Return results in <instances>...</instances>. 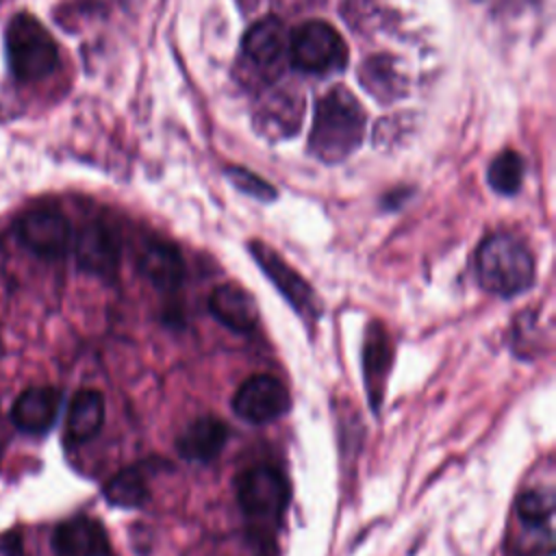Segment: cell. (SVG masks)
<instances>
[{
	"mask_svg": "<svg viewBox=\"0 0 556 556\" xmlns=\"http://www.w3.org/2000/svg\"><path fill=\"white\" fill-rule=\"evenodd\" d=\"M365 137V111L361 102L343 87L330 89L315 109L311 150L326 163L350 156Z\"/></svg>",
	"mask_w": 556,
	"mask_h": 556,
	"instance_id": "1",
	"label": "cell"
},
{
	"mask_svg": "<svg viewBox=\"0 0 556 556\" xmlns=\"http://www.w3.org/2000/svg\"><path fill=\"white\" fill-rule=\"evenodd\" d=\"M476 276L484 291L500 298H515L534 282V256L513 235H491L476 252Z\"/></svg>",
	"mask_w": 556,
	"mask_h": 556,
	"instance_id": "2",
	"label": "cell"
},
{
	"mask_svg": "<svg viewBox=\"0 0 556 556\" xmlns=\"http://www.w3.org/2000/svg\"><path fill=\"white\" fill-rule=\"evenodd\" d=\"M4 43L9 70L17 80H41L59 65V48L52 35L28 13H17L11 20Z\"/></svg>",
	"mask_w": 556,
	"mask_h": 556,
	"instance_id": "3",
	"label": "cell"
},
{
	"mask_svg": "<svg viewBox=\"0 0 556 556\" xmlns=\"http://www.w3.org/2000/svg\"><path fill=\"white\" fill-rule=\"evenodd\" d=\"M291 61L302 72H334L348 63V50L330 24L321 20H311L300 24L289 39Z\"/></svg>",
	"mask_w": 556,
	"mask_h": 556,
	"instance_id": "4",
	"label": "cell"
},
{
	"mask_svg": "<svg viewBox=\"0 0 556 556\" xmlns=\"http://www.w3.org/2000/svg\"><path fill=\"white\" fill-rule=\"evenodd\" d=\"M20 243L41 258H61L72 245V226L67 217L54 208H33L15 224Z\"/></svg>",
	"mask_w": 556,
	"mask_h": 556,
	"instance_id": "5",
	"label": "cell"
},
{
	"mask_svg": "<svg viewBox=\"0 0 556 556\" xmlns=\"http://www.w3.org/2000/svg\"><path fill=\"white\" fill-rule=\"evenodd\" d=\"M291 406V397L287 387L265 374L250 376L243 380L232 397V410L250 424H269L278 417H282Z\"/></svg>",
	"mask_w": 556,
	"mask_h": 556,
	"instance_id": "6",
	"label": "cell"
},
{
	"mask_svg": "<svg viewBox=\"0 0 556 556\" xmlns=\"http://www.w3.org/2000/svg\"><path fill=\"white\" fill-rule=\"evenodd\" d=\"M237 502L245 515L276 517L289 502V484L278 469L258 465L239 476Z\"/></svg>",
	"mask_w": 556,
	"mask_h": 556,
	"instance_id": "7",
	"label": "cell"
},
{
	"mask_svg": "<svg viewBox=\"0 0 556 556\" xmlns=\"http://www.w3.org/2000/svg\"><path fill=\"white\" fill-rule=\"evenodd\" d=\"M250 254L274 282V287L282 293V298L293 306V311H298L304 319L317 317V302L311 285L293 267H289L280 254H276L263 241H250Z\"/></svg>",
	"mask_w": 556,
	"mask_h": 556,
	"instance_id": "8",
	"label": "cell"
},
{
	"mask_svg": "<svg viewBox=\"0 0 556 556\" xmlns=\"http://www.w3.org/2000/svg\"><path fill=\"white\" fill-rule=\"evenodd\" d=\"M393 365V345L391 337L380 321H371L365 330L363 339V382L365 391L369 397V406L374 413H378L382 400H384V389H387V378Z\"/></svg>",
	"mask_w": 556,
	"mask_h": 556,
	"instance_id": "9",
	"label": "cell"
},
{
	"mask_svg": "<svg viewBox=\"0 0 556 556\" xmlns=\"http://www.w3.org/2000/svg\"><path fill=\"white\" fill-rule=\"evenodd\" d=\"M76 263L83 271L111 278L119 265V243L113 230L102 222L85 224L74 243Z\"/></svg>",
	"mask_w": 556,
	"mask_h": 556,
	"instance_id": "10",
	"label": "cell"
},
{
	"mask_svg": "<svg viewBox=\"0 0 556 556\" xmlns=\"http://www.w3.org/2000/svg\"><path fill=\"white\" fill-rule=\"evenodd\" d=\"M56 556H111L109 534L91 517H72L56 526L52 534Z\"/></svg>",
	"mask_w": 556,
	"mask_h": 556,
	"instance_id": "11",
	"label": "cell"
},
{
	"mask_svg": "<svg viewBox=\"0 0 556 556\" xmlns=\"http://www.w3.org/2000/svg\"><path fill=\"white\" fill-rule=\"evenodd\" d=\"M61 408V393L54 387H30L17 395L11 408V419L26 434L48 432Z\"/></svg>",
	"mask_w": 556,
	"mask_h": 556,
	"instance_id": "12",
	"label": "cell"
},
{
	"mask_svg": "<svg viewBox=\"0 0 556 556\" xmlns=\"http://www.w3.org/2000/svg\"><path fill=\"white\" fill-rule=\"evenodd\" d=\"M230 437L228 424L219 417L204 415L193 419L176 441V447L185 460L213 463Z\"/></svg>",
	"mask_w": 556,
	"mask_h": 556,
	"instance_id": "13",
	"label": "cell"
},
{
	"mask_svg": "<svg viewBox=\"0 0 556 556\" xmlns=\"http://www.w3.org/2000/svg\"><path fill=\"white\" fill-rule=\"evenodd\" d=\"M211 315L232 332H250L258 324L254 298L237 285H219L208 295Z\"/></svg>",
	"mask_w": 556,
	"mask_h": 556,
	"instance_id": "14",
	"label": "cell"
},
{
	"mask_svg": "<svg viewBox=\"0 0 556 556\" xmlns=\"http://www.w3.org/2000/svg\"><path fill=\"white\" fill-rule=\"evenodd\" d=\"M139 269L161 291H176L185 278L182 254L167 241H150L141 250Z\"/></svg>",
	"mask_w": 556,
	"mask_h": 556,
	"instance_id": "15",
	"label": "cell"
},
{
	"mask_svg": "<svg viewBox=\"0 0 556 556\" xmlns=\"http://www.w3.org/2000/svg\"><path fill=\"white\" fill-rule=\"evenodd\" d=\"M287 43L285 24L274 15L254 22L243 35V52L256 65L278 63L287 50Z\"/></svg>",
	"mask_w": 556,
	"mask_h": 556,
	"instance_id": "16",
	"label": "cell"
},
{
	"mask_svg": "<svg viewBox=\"0 0 556 556\" xmlns=\"http://www.w3.org/2000/svg\"><path fill=\"white\" fill-rule=\"evenodd\" d=\"M104 424V397L96 389H80L67 410L65 432L72 443H85L93 439Z\"/></svg>",
	"mask_w": 556,
	"mask_h": 556,
	"instance_id": "17",
	"label": "cell"
},
{
	"mask_svg": "<svg viewBox=\"0 0 556 556\" xmlns=\"http://www.w3.org/2000/svg\"><path fill=\"white\" fill-rule=\"evenodd\" d=\"M102 493L111 506L139 508L148 502V482L139 467H124L104 484Z\"/></svg>",
	"mask_w": 556,
	"mask_h": 556,
	"instance_id": "18",
	"label": "cell"
},
{
	"mask_svg": "<svg viewBox=\"0 0 556 556\" xmlns=\"http://www.w3.org/2000/svg\"><path fill=\"white\" fill-rule=\"evenodd\" d=\"M486 180L491 189L502 195L517 193L523 180V159L515 150L500 152L489 165Z\"/></svg>",
	"mask_w": 556,
	"mask_h": 556,
	"instance_id": "19",
	"label": "cell"
},
{
	"mask_svg": "<svg viewBox=\"0 0 556 556\" xmlns=\"http://www.w3.org/2000/svg\"><path fill=\"white\" fill-rule=\"evenodd\" d=\"M556 506L552 489H526L517 497V517L523 526H547Z\"/></svg>",
	"mask_w": 556,
	"mask_h": 556,
	"instance_id": "20",
	"label": "cell"
},
{
	"mask_svg": "<svg viewBox=\"0 0 556 556\" xmlns=\"http://www.w3.org/2000/svg\"><path fill=\"white\" fill-rule=\"evenodd\" d=\"M302 104L289 96H278L269 100L263 109V128L276 130L278 135H291L300 126Z\"/></svg>",
	"mask_w": 556,
	"mask_h": 556,
	"instance_id": "21",
	"label": "cell"
},
{
	"mask_svg": "<svg viewBox=\"0 0 556 556\" xmlns=\"http://www.w3.org/2000/svg\"><path fill=\"white\" fill-rule=\"evenodd\" d=\"M515 556H554V541L547 526H523Z\"/></svg>",
	"mask_w": 556,
	"mask_h": 556,
	"instance_id": "22",
	"label": "cell"
},
{
	"mask_svg": "<svg viewBox=\"0 0 556 556\" xmlns=\"http://www.w3.org/2000/svg\"><path fill=\"white\" fill-rule=\"evenodd\" d=\"M226 176H228V180H230L239 191H243V193H248V195H252V198H256V200L269 202V200L276 198V189H274L269 182H265L263 178H258L256 174H252V172H248V169H243V167H228V169H226Z\"/></svg>",
	"mask_w": 556,
	"mask_h": 556,
	"instance_id": "23",
	"label": "cell"
}]
</instances>
